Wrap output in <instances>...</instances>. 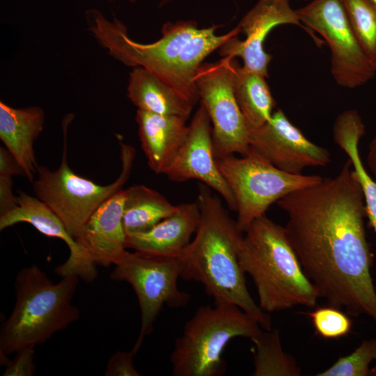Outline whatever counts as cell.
I'll list each match as a JSON object with an SVG mask.
<instances>
[{
  "label": "cell",
  "mask_w": 376,
  "mask_h": 376,
  "mask_svg": "<svg viewBox=\"0 0 376 376\" xmlns=\"http://www.w3.org/2000/svg\"><path fill=\"white\" fill-rule=\"evenodd\" d=\"M12 176L0 175V215L13 209L17 205V197L13 191Z\"/></svg>",
  "instance_id": "30"
},
{
  "label": "cell",
  "mask_w": 376,
  "mask_h": 376,
  "mask_svg": "<svg viewBox=\"0 0 376 376\" xmlns=\"http://www.w3.org/2000/svg\"><path fill=\"white\" fill-rule=\"evenodd\" d=\"M196 202L200 224L194 240L178 257L181 278L201 283L214 301L235 304L263 329H271V318L252 299L239 264L237 250L243 233L219 196L202 182L198 184Z\"/></svg>",
  "instance_id": "3"
},
{
  "label": "cell",
  "mask_w": 376,
  "mask_h": 376,
  "mask_svg": "<svg viewBox=\"0 0 376 376\" xmlns=\"http://www.w3.org/2000/svg\"><path fill=\"white\" fill-rule=\"evenodd\" d=\"M135 120L149 167L155 173L164 174L186 139L187 120L139 109Z\"/></svg>",
  "instance_id": "18"
},
{
  "label": "cell",
  "mask_w": 376,
  "mask_h": 376,
  "mask_svg": "<svg viewBox=\"0 0 376 376\" xmlns=\"http://www.w3.org/2000/svg\"><path fill=\"white\" fill-rule=\"evenodd\" d=\"M315 332L324 338H338L348 334L351 319L340 308L329 306L316 308L309 313Z\"/></svg>",
  "instance_id": "27"
},
{
  "label": "cell",
  "mask_w": 376,
  "mask_h": 376,
  "mask_svg": "<svg viewBox=\"0 0 376 376\" xmlns=\"http://www.w3.org/2000/svg\"><path fill=\"white\" fill-rule=\"evenodd\" d=\"M17 203L13 209L0 215V230L18 223H28L46 236L61 239L67 244L70 254L65 263L56 267V274L61 277L74 274L86 283L93 281L97 274L96 265L61 219L39 198L25 192L19 193Z\"/></svg>",
  "instance_id": "15"
},
{
  "label": "cell",
  "mask_w": 376,
  "mask_h": 376,
  "mask_svg": "<svg viewBox=\"0 0 376 376\" xmlns=\"http://www.w3.org/2000/svg\"><path fill=\"white\" fill-rule=\"evenodd\" d=\"M217 166L235 198L236 223L244 233L269 207L288 194L314 185L318 175L291 174L276 168L255 151L242 157L231 155L216 158Z\"/></svg>",
  "instance_id": "8"
},
{
  "label": "cell",
  "mask_w": 376,
  "mask_h": 376,
  "mask_svg": "<svg viewBox=\"0 0 376 376\" xmlns=\"http://www.w3.org/2000/svg\"><path fill=\"white\" fill-rule=\"evenodd\" d=\"M88 29L107 53L125 65L143 68L173 88L194 105L199 101L195 77L204 59L240 33L237 26L222 35L220 25L198 28L192 20L167 22L162 37L150 43L132 40L118 19H108L100 10L86 12Z\"/></svg>",
  "instance_id": "2"
},
{
  "label": "cell",
  "mask_w": 376,
  "mask_h": 376,
  "mask_svg": "<svg viewBox=\"0 0 376 376\" xmlns=\"http://www.w3.org/2000/svg\"><path fill=\"white\" fill-rule=\"evenodd\" d=\"M370 375H375L376 376V364L370 370Z\"/></svg>",
  "instance_id": "33"
},
{
  "label": "cell",
  "mask_w": 376,
  "mask_h": 376,
  "mask_svg": "<svg viewBox=\"0 0 376 376\" xmlns=\"http://www.w3.org/2000/svg\"><path fill=\"white\" fill-rule=\"evenodd\" d=\"M67 125L63 126L62 159L58 169L51 171L38 165L33 191L63 221L69 233L76 239L93 213L107 199L122 189L131 173L135 150L120 142L122 171L111 184L100 185L78 175L67 162Z\"/></svg>",
  "instance_id": "7"
},
{
  "label": "cell",
  "mask_w": 376,
  "mask_h": 376,
  "mask_svg": "<svg viewBox=\"0 0 376 376\" xmlns=\"http://www.w3.org/2000/svg\"><path fill=\"white\" fill-rule=\"evenodd\" d=\"M259 323L238 306L214 301L203 306L184 326L170 356L174 376H221L226 371L222 352L235 337L253 338Z\"/></svg>",
  "instance_id": "6"
},
{
  "label": "cell",
  "mask_w": 376,
  "mask_h": 376,
  "mask_svg": "<svg viewBox=\"0 0 376 376\" xmlns=\"http://www.w3.org/2000/svg\"><path fill=\"white\" fill-rule=\"evenodd\" d=\"M3 376H33L36 373L34 347L26 346L17 350L12 360H7Z\"/></svg>",
  "instance_id": "28"
},
{
  "label": "cell",
  "mask_w": 376,
  "mask_h": 376,
  "mask_svg": "<svg viewBox=\"0 0 376 376\" xmlns=\"http://www.w3.org/2000/svg\"><path fill=\"white\" fill-rule=\"evenodd\" d=\"M368 1L376 6V0H368Z\"/></svg>",
  "instance_id": "35"
},
{
  "label": "cell",
  "mask_w": 376,
  "mask_h": 376,
  "mask_svg": "<svg viewBox=\"0 0 376 376\" xmlns=\"http://www.w3.org/2000/svg\"><path fill=\"white\" fill-rule=\"evenodd\" d=\"M233 91L249 130L260 127L272 117L276 102L266 77L245 70L233 58Z\"/></svg>",
  "instance_id": "22"
},
{
  "label": "cell",
  "mask_w": 376,
  "mask_h": 376,
  "mask_svg": "<svg viewBox=\"0 0 376 376\" xmlns=\"http://www.w3.org/2000/svg\"><path fill=\"white\" fill-rule=\"evenodd\" d=\"M363 52L376 70V6L368 0H343Z\"/></svg>",
  "instance_id": "25"
},
{
  "label": "cell",
  "mask_w": 376,
  "mask_h": 376,
  "mask_svg": "<svg viewBox=\"0 0 376 376\" xmlns=\"http://www.w3.org/2000/svg\"><path fill=\"white\" fill-rule=\"evenodd\" d=\"M136 354L132 351H118L109 359L105 371L106 376H140L135 368L133 358Z\"/></svg>",
  "instance_id": "29"
},
{
  "label": "cell",
  "mask_w": 376,
  "mask_h": 376,
  "mask_svg": "<svg viewBox=\"0 0 376 376\" xmlns=\"http://www.w3.org/2000/svg\"><path fill=\"white\" fill-rule=\"evenodd\" d=\"M188 127L186 139L164 174L178 182L200 180L216 191L230 210L236 212L233 194L217 164L212 123L201 104Z\"/></svg>",
  "instance_id": "13"
},
{
  "label": "cell",
  "mask_w": 376,
  "mask_h": 376,
  "mask_svg": "<svg viewBox=\"0 0 376 376\" xmlns=\"http://www.w3.org/2000/svg\"><path fill=\"white\" fill-rule=\"evenodd\" d=\"M109 1H114V0H109ZM129 1H130V2H134V1H136V0H129ZM170 1H171V0H162V3L165 4V3H166L167 2Z\"/></svg>",
  "instance_id": "34"
},
{
  "label": "cell",
  "mask_w": 376,
  "mask_h": 376,
  "mask_svg": "<svg viewBox=\"0 0 376 376\" xmlns=\"http://www.w3.org/2000/svg\"><path fill=\"white\" fill-rule=\"evenodd\" d=\"M254 344L253 376H299L295 358L282 347L279 331H261L251 339Z\"/></svg>",
  "instance_id": "24"
},
{
  "label": "cell",
  "mask_w": 376,
  "mask_h": 376,
  "mask_svg": "<svg viewBox=\"0 0 376 376\" xmlns=\"http://www.w3.org/2000/svg\"><path fill=\"white\" fill-rule=\"evenodd\" d=\"M54 283L38 266L23 267L15 281L16 301L0 329L1 363L26 346L48 340L80 317L72 300L79 276L68 275Z\"/></svg>",
  "instance_id": "5"
},
{
  "label": "cell",
  "mask_w": 376,
  "mask_h": 376,
  "mask_svg": "<svg viewBox=\"0 0 376 376\" xmlns=\"http://www.w3.org/2000/svg\"><path fill=\"white\" fill-rule=\"evenodd\" d=\"M244 233L238 246V261L252 278L260 308L268 313L297 305L315 306L318 293L304 272L284 227L264 214Z\"/></svg>",
  "instance_id": "4"
},
{
  "label": "cell",
  "mask_w": 376,
  "mask_h": 376,
  "mask_svg": "<svg viewBox=\"0 0 376 376\" xmlns=\"http://www.w3.org/2000/svg\"><path fill=\"white\" fill-rule=\"evenodd\" d=\"M0 175H24L17 160L6 147L0 148Z\"/></svg>",
  "instance_id": "31"
},
{
  "label": "cell",
  "mask_w": 376,
  "mask_h": 376,
  "mask_svg": "<svg viewBox=\"0 0 376 376\" xmlns=\"http://www.w3.org/2000/svg\"><path fill=\"white\" fill-rule=\"evenodd\" d=\"M366 160L368 166L376 182V135L370 143Z\"/></svg>",
  "instance_id": "32"
},
{
  "label": "cell",
  "mask_w": 376,
  "mask_h": 376,
  "mask_svg": "<svg viewBox=\"0 0 376 376\" xmlns=\"http://www.w3.org/2000/svg\"><path fill=\"white\" fill-rule=\"evenodd\" d=\"M306 1H308V0H306Z\"/></svg>",
  "instance_id": "36"
},
{
  "label": "cell",
  "mask_w": 376,
  "mask_h": 376,
  "mask_svg": "<svg viewBox=\"0 0 376 376\" xmlns=\"http://www.w3.org/2000/svg\"><path fill=\"white\" fill-rule=\"evenodd\" d=\"M127 97L137 109L187 120L195 105L150 71L133 68L127 88Z\"/></svg>",
  "instance_id": "20"
},
{
  "label": "cell",
  "mask_w": 376,
  "mask_h": 376,
  "mask_svg": "<svg viewBox=\"0 0 376 376\" xmlns=\"http://www.w3.org/2000/svg\"><path fill=\"white\" fill-rule=\"evenodd\" d=\"M365 132L361 117L354 109H347L340 113L333 126L334 140L347 154L352 164L363 194L369 224L376 235V182L363 166L359 151V143Z\"/></svg>",
  "instance_id": "21"
},
{
  "label": "cell",
  "mask_w": 376,
  "mask_h": 376,
  "mask_svg": "<svg viewBox=\"0 0 376 376\" xmlns=\"http://www.w3.org/2000/svg\"><path fill=\"white\" fill-rule=\"evenodd\" d=\"M376 360V339L363 340L350 354L338 359L318 376H367L370 375V365Z\"/></svg>",
  "instance_id": "26"
},
{
  "label": "cell",
  "mask_w": 376,
  "mask_h": 376,
  "mask_svg": "<svg viewBox=\"0 0 376 376\" xmlns=\"http://www.w3.org/2000/svg\"><path fill=\"white\" fill-rule=\"evenodd\" d=\"M114 265L110 278L130 283L138 299L141 327L132 349L136 354L145 338L152 332L164 304L171 308L185 306L190 295L178 287L182 272L179 258L126 251Z\"/></svg>",
  "instance_id": "9"
},
{
  "label": "cell",
  "mask_w": 376,
  "mask_h": 376,
  "mask_svg": "<svg viewBox=\"0 0 376 376\" xmlns=\"http://www.w3.org/2000/svg\"><path fill=\"white\" fill-rule=\"evenodd\" d=\"M276 204L287 214V238L319 297L376 324L366 208L350 161L334 178L292 191Z\"/></svg>",
  "instance_id": "1"
},
{
  "label": "cell",
  "mask_w": 376,
  "mask_h": 376,
  "mask_svg": "<svg viewBox=\"0 0 376 376\" xmlns=\"http://www.w3.org/2000/svg\"><path fill=\"white\" fill-rule=\"evenodd\" d=\"M44 123L45 113L39 107L13 108L0 102V139L31 182L38 166L33 143L42 132Z\"/></svg>",
  "instance_id": "19"
},
{
  "label": "cell",
  "mask_w": 376,
  "mask_h": 376,
  "mask_svg": "<svg viewBox=\"0 0 376 376\" xmlns=\"http://www.w3.org/2000/svg\"><path fill=\"white\" fill-rule=\"evenodd\" d=\"M233 58L203 62L195 77L200 104L212 123L216 158L236 153L242 156L250 149L249 130L233 91Z\"/></svg>",
  "instance_id": "11"
},
{
  "label": "cell",
  "mask_w": 376,
  "mask_h": 376,
  "mask_svg": "<svg viewBox=\"0 0 376 376\" xmlns=\"http://www.w3.org/2000/svg\"><path fill=\"white\" fill-rule=\"evenodd\" d=\"M249 147L279 170L302 174L307 167L326 166L331 153L308 140L281 109L260 127L249 130Z\"/></svg>",
  "instance_id": "12"
},
{
  "label": "cell",
  "mask_w": 376,
  "mask_h": 376,
  "mask_svg": "<svg viewBox=\"0 0 376 376\" xmlns=\"http://www.w3.org/2000/svg\"><path fill=\"white\" fill-rule=\"evenodd\" d=\"M283 24L304 27L290 0H258L237 24L245 38H230L219 49V54L240 58L245 70L267 78L272 56L264 49L263 42L274 27Z\"/></svg>",
  "instance_id": "14"
},
{
  "label": "cell",
  "mask_w": 376,
  "mask_h": 376,
  "mask_svg": "<svg viewBox=\"0 0 376 376\" xmlns=\"http://www.w3.org/2000/svg\"><path fill=\"white\" fill-rule=\"evenodd\" d=\"M177 208L160 193L143 185L125 189L123 225L126 235L149 230Z\"/></svg>",
  "instance_id": "23"
},
{
  "label": "cell",
  "mask_w": 376,
  "mask_h": 376,
  "mask_svg": "<svg viewBox=\"0 0 376 376\" xmlns=\"http://www.w3.org/2000/svg\"><path fill=\"white\" fill-rule=\"evenodd\" d=\"M124 201L122 189L98 207L75 239L95 265H114L126 251Z\"/></svg>",
  "instance_id": "16"
},
{
  "label": "cell",
  "mask_w": 376,
  "mask_h": 376,
  "mask_svg": "<svg viewBox=\"0 0 376 376\" xmlns=\"http://www.w3.org/2000/svg\"><path fill=\"white\" fill-rule=\"evenodd\" d=\"M201 219L197 202L177 205L176 210L148 231L126 235V248L150 254L178 258L191 242Z\"/></svg>",
  "instance_id": "17"
},
{
  "label": "cell",
  "mask_w": 376,
  "mask_h": 376,
  "mask_svg": "<svg viewBox=\"0 0 376 376\" xmlns=\"http://www.w3.org/2000/svg\"><path fill=\"white\" fill-rule=\"evenodd\" d=\"M296 10L301 24L328 45L331 73L339 86L356 88L373 78L376 70L358 42L343 0H311Z\"/></svg>",
  "instance_id": "10"
}]
</instances>
